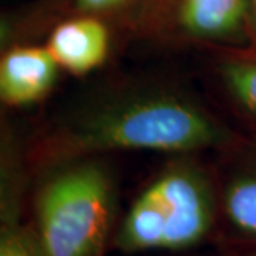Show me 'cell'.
<instances>
[{
  "instance_id": "cell-9",
  "label": "cell",
  "mask_w": 256,
  "mask_h": 256,
  "mask_svg": "<svg viewBox=\"0 0 256 256\" xmlns=\"http://www.w3.org/2000/svg\"><path fill=\"white\" fill-rule=\"evenodd\" d=\"M214 75L232 105L256 126V48L218 50Z\"/></svg>"
},
{
  "instance_id": "cell-3",
  "label": "cell",
  "mask_w": 256,
  "mask_h": 256,
  "mask_svg": "<svg viewBox=\"0 0 256 256\" xmlns=\"http://www.w3.org/2000/svg\"><path fill=\"white\" fill-rule=\"evenodd\" d=\"M220 192L194 155L173 156L142 188L115 230L112 244L125 254L182 252L213 233Z\"/></svg>"
},
{
  "instance_id": "cell-4",
  "label": "cell",
  "mask_w": 256,
  "mask_h": 256,
  "mask_svg": "<svg viewBox=\"0 0 256 256\" xmlns=\"http://www.w3.org/2000/svg\"><path fill=\"white\" fill-rule=\"evenodd\" d=\"M142 35L214 50L252 48L250 0H160Z\"/></svg>"
},
{
  "instance_id": "cell-8",
  "label": "cell",
  "mask_w": 256,
  "mask_h": 256,
  "mask_svg": "<svg viewBox=\"0 0 256 256\" xmlns=\"http://www.w3.org/2000/svg\"><path fill=\"white\" fill-rule=\"evenodd\" d=\"M24 173L18 152L10 138L2 146L0 190V256H40L30 224L22 214Z\"/></svg>"
},
{
  "instance_id": "cell-6",
  "label": "cell",
  "mask_w": 256,
  "mask_h": 256,
  "mask_svg": "<svg viewBox=\"0 0 256 256\" xmlns=\"http://www.w3.org/2000/svg\"><path fill=\"white\" fill-rule=\"evenodd\" d=\"M114 27L95 15L74 14L50 30L45 45L60 70L72 75H88L108 60Z\"/></svg>"
},
{
  "instance_id": "cell-1",
  "label": "cell",
  "mask_w": 256,
  "mask_h": 256,
  "mask_svg": "<svg viewBox=\"0 0 256 256\" xmlns=\"http://www.w3.org/2000/svg\"><path fill=\"white\" fill-rule=\"evenodd\" d=\"M244 138L180 90L160 85L124 88L70 114L37 148V162L54 163L115 152L172 156L233 150Z\"/></svg>"
},
{
  "instance_id": "cell-7",
  "label": "cell",
  "mask_w": 256,
  "mask_h": 256,
  "mask_svg": "<svg viewBox=\"0 0 256 256\" xmlns=\"http://www.w3.org/2000/svg\"><path fill=\"white\" fill-rule=\"evenodd\" d=\"M238 156L220 192V214L230 232L256 244V142L243 140Z\"/></svg>"
},
{
  "instance_id": "cell-10",
  "label": "cell",
  "mask_w": 256,
  "mask_h": 256,
  "mask_svg": "<svg viewBox=\"0 0 256 256\" xmlns=\"http://www.w3.org/2000/svg\"><path fill=\"white\" fill-rule=\"evenodd\" d=\"M160 0H74V14L104 18L112 27L142 34Z\"/></svg>"
},
{
  "instance_id": "cell-2",
  "label": "cell",
  "mask_w": 256,
  "mask_h": 256,
  "mask_svg": "<svg viewBox=\"0 0 256 256\" xmlns=\"http://www.w3.org/2000/svg\"><path fill=\"white\" fill-rule=\"evenodd\" d=\"M30 230L40 256H105L114 242L116 188L100 156L44 168Z\"/></svg>"
},
{
  "instance_id": "cell-11",
  "label": "cell",
  "mask_w": 256,
  "mask_h": 256,
  "mask_svg": "<svg viewBox=\"0 0 256 256\" xmlns=\"http://www.w3.org/2000/svg\"><path fill=\"white\" fill-rule=\"evenodd\" d=\"M250 18H252L253 48H256V0H250Z\"/></svg>"
},
{
  "instance_id": "cell-5",
  "label": "cell",
  "mask_w": 256,
  "mask_h": 256,
  "mask_svg": "<svg viewBox=\"0 0 256 256\" xmlns=\"http://www.w3.org/2000/svg\"><path fill=\"white\" fill-rule=\"evenodd\" d=\"M60 66L47 45L14 44L0 58V98L7 106L35 105L47 98Z\"/></svg>"
}]
</instances>
